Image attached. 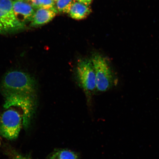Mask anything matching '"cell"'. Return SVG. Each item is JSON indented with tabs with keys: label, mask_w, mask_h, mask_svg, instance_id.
Listing matches in <instances>:
<instances>
[{
	"label": "cell",
	"mask_w": 159,
	"mask_h": 159,
	"mask_svg": "<svg viewBox=\"0 0 159 159\" xmlns=\"http://www.w3.org/2000/svg\"><path fill=\"white\" fill-rule=\"evenodd\" d=\"M13 9L18 21L24 25L31 21L35 11V9L27 2L13 1Z\"/></svg>",
	"instance_id": "7"
},
{
	"label": "cell",
	"mask_w": 159,
	"mask_h": 159,
	"mask_svg": "<svg viewBox=\"0 0 159 159\" xmlns=\"http://www.w3.org/2000/svg\"><path fill=\"white\" fill-rule=\"evenodd\" d=\"M76 1L84 4L85 5L89 6L92 0H76Z\"/></svg>",
	"instance_id": "14"
},
{
	"label": "cell",
	"mask_w": 159,
	"mask_h": 159,
	"mask_svg": "<svg viewBox=\"0 0 159 159\" xmlns=\"http://www.w3.org/2000/svg\"><path fill=\"white\" fill-rule=\"evenodd\" d=\"M57 159H79L77 153L68 149H62L54 153Z\"/></svg>",
	"instance_id": "10"
},
{
	"label": "cell",
	"mask_w": 159,
	"mask_h": 159,
	"mask_svg": "<svg viewBox=\"0 0 159 159\" xmlns=\"http://www.w3.org/2000/svg\"><path fill=\"white\" fill-rule=\"evenodd\" d=\"M57 12L56 8L46 9L39 8L35 11L30 25L35 27L46 24L54 18Z\"/></svg>",
	"instance_id": "8"
},
{
	"label": "cell",
	"mask_w": 159,
	"mask_h": 159,
	"mask_svg": "<svg viewBox=\"0 0 159 159\" xmlns=\"http://www.w3.org/2000/svg\"><path fill=\"white\" fill-rule=\"evenodd\" d=\"M15 159H30L29 158L21 156H17L16 157Z\"/></svg>",
	"instance_id": "16"
},
{
	"label": "cell",
	"mask_w": 159,
	"mask_h": 159,
	"mask_svg": "<svg viewBox=\"0 0 159 159\" xmlns=\"http://www.w3.org/2000/svg\"><path fill=\"white\" fill-rule=\"evenodd\" d=\"M4 31V29H3V26L2 25L1 22H0V34L2 33Z\"/></svg>",
	"instance_id": "15"
},
{
	"label": "cell",
	"mask_w": 159,
	"mask_h": 159,
	"mask_svg": "<svg viewBox=\"0 0 159 159\" xmlns=\"http://www.w3.org/2000/svg\"><path fill=\"white\" fill-rule=\"evenodd\" d=\"M4 97V108L6 109L16 107L20 109L23 117V126L25 129L29 128L37 104V97L16 93H2Z\"/></svg>",
	"instance_id": "2"
},
{
	"label": "cell",
	"mask_w": 159,
	"mask_h": 159,
	"mask_svg": "<svg viewBox=\"0 0 159 159\" xmlns=\"http://www.w3.org/2000/svg\"><path fill=\"white\" fill-rule=\"evenodd\" d=\"M27 2L34 9L39 8V0H27Z\"/></svg>",
	"instance_id": "13"
},
{
	"label": "cell",
	"mask_w": 159,
	"mask_h": 159,
	"mask_svg": "<svg viewBox=\"0 0 159 159\" xmlns=\"http://www.w3.org/2000/svg\"><path fill=\"white\" fill-rule=\"evenodd\" d=\"M17 1H23L27 2V0H17Z\"/></svg>",
	"instance_id": "18"
},
{
	"label": "cell",
	"mask_w": 159,
	"mask_h": 159,
	"mask_svg": "<svg viewBox=\"0 0 159 159\" xmlns=\"http://www.w3.org/2000/svg\"><path fill=\"white\" fill-rule=\"evenodd\" d=\"M76 77L80 85L85 92L90 93L96 89V78L91 60L83 59L77 63Z\"/></svg>",
	"instance_id": "5"
},
{
	"label": "cell",
	"mask_w": 159,
	"mask_h": 159,
	"mask_svg": "<svg viewBox=\"0 0 159 159\" xmlns=\"http://www.w3.org/2000/svg\"><path fill=\"white\" fill-rule=\"evenodd\" d=\"M2 93L25 94L37 97V88L34 77L19 70L9 71L4 75L1 83Z\"/></svg>",
	"instance_id": "1"
},
{
	"label": "cell",
	"mask_w": 159,
	"mask_h": 159,
	"mask_svg": "<svg viewBox=\"0 0 159 159\" xmlns=\"http://www.w3.org/2000/svg\"><path fill=\"white\" fill-rule=\"evenodd\" d=\"M75 0H59L57 2L56 8L57 12L68 13L71 5Z\"/></svg>",
	"instance_id": "11"
},
{
	"label": "cell",
	"mask_w": 159,
	"mask_h": 159,
	"mask_svg": "<svg viewBox=\"0 0 159 159\" xmlns=\"http://www.w3.org/2000/svg\"><path fill=\"white\" fill-rule=\"evenodd\" d=\"M48 159H57L55 155L53 153L52 156L50 157Z\"/></svg>",
	"instance_id": "17"
},
{
	"label": "cell",
	"mask_w": 159,
	"mask_h": 159,
	"mask_svg": "<svg viewBox=\"0 0 159 159\" xmlns=\"http://www.w3.org/2000/svg\"><path fill=\"white\" fill-rule=\"evenodd\" d=\"M91 61L94 70L97 90L105 92L117 84L118 79L106 59L95 55Z\"/></svg>",
	"instance_id": "3"
},
{
	"label": "cell",
	"mask_w": 159,
	"mask_h": 159,
	"mask_svg": "<svg viewBox=\"0 0 159 159\" xmlns=\"http://www.w3.org/2000/svg\"><path fill=\"white\" fill-rule=\"evenodd\" d=\"M13 2L12 0H0V22L5 31L16 30L24 27L16 19Z\"/></svg>",
	"instance_id": "6"
},
{
	"label": "cell",
	"mask_w": 159,
	"mask_h": 159,
	"mask_svg": "<svg viewBox=\"0 0 159 159\" xmlns=\"http://www.w3.org/2000/svg\"><path fill=\"white\" fill-rule=\"evenodd\" d=\"M53 1H59V0H53Z\"/></svg>",
	"instance_id": "19"
},
{
	"label": "cell",
	"mask_w": 159,
	"mask_h": 159,
	"mask_svg": "<svg viewBox=\"0 0 159 159\" xmlns=\"http://www.w3.org/2000/svg\"><path fill=\"white\" fill-rule=\"evenodd\" d=\"M91 12L89 6L84 4L75 0L71 5L68 13L72 18L77 20L84 19Z\"/></svg>",
	"instance_id": "9"
},
{
	"label": "cell",
	"mask_w": 159,
	"mask_h": 159,
	"mask_svg": "<svg viewBox=\"0 0 159 159\" xmlns=\"http://www.w3.org/2000/svg\"><path fill=\"white\" fill-rule=\"evenodd\" d=\"M39 8L46 9H55L54 1L53 0H39Z\"/></svg>",
	"instance_id": "12"
},
{
	"label": "cell",
	"mask_w": 159,
	"mask_h": 159,
	"mask_svg": "<svg viewBox=\"0 0 159 159\" xmlns=\"http://www.w3.org/2000/svg\"><path fill=\"white\" fill-rule=\"evenodd\" d=\"M15 109H7L0 116V135L8 140L17 138L23 125L22 115Z\"/></svg>",
	"instance_id": "4"
}]
</instances>
